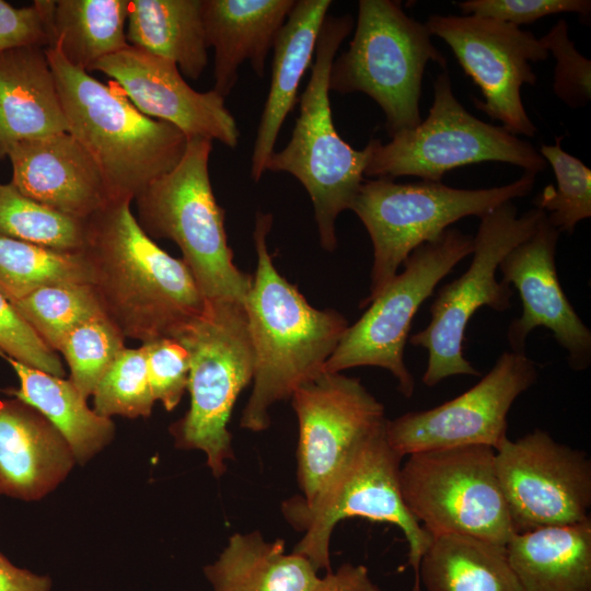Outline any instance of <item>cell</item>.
Wrapping results in <instances>:
<instances>
[{"mask_svg": "<svg viewBox=\"0 0 591 591\" xmlns=\"http://www.w3.org/2000/svg\"><path fill=\"white\" fill-rule=\"evenodd\" d=\"M535 175L524 172L512 183L477 189L430 181L364 179L350 206L373 246L370 294L360 306L368 305L387 286L415 248L437 239L462 218H482L505 202L528 196Z\"/></svg>", "mask_w": 591, "mask_h": 591, "instance_id": "cell-8", "label": "cell"}, {"mask_svg": "<svg viewBox=\"0 0 591 591\" xmlns=\"http://www.w3.org/2000/svg\"><path fill=\"white\" fill-rule=\"evenodd\" d=\"M212 141L187 139L179 162L149 184L135 199L138 223L151 239H169L182 251L183 262L207 303L244 305L252 277L233 262L209 176Z\"/></svg>", "mask_w": 591, "mask_h": 591, "instance_id": "cell-4", "label": "cell"}, {"mask_svg": "<svg viewBox=\"0 0 591 591\" xmlns=\"http://www.w3.org/2000/svg\"><path fill=\"white\" fill-rule=\"evenodd\" d=\"M187 350L190 405L170 431L179 449L200 450L216 477L233 460L228 422L241 391L253 380L254 350L244 305L207 303L173 337Z\"/></svg>", "mask_w": 591, "mask_h": 591, "instance_id": "cell-6", "label": "cell"}, {"mask_svg": "<svg viewBox=\"0 0 591 591\" xmlns=\"http://www.w3.org/2000/svg\"><path fill=\"white\" fill-rule=\"evenodd\" d=\"M124 348L125 336L104 314L71 332L59 352L69 366V380L86 398Z\"/></svg>", "mask_w": 591, "mask_h": 591, "instance_id": "cell-36", "label": "cell"}, {"mask_svg": "<svg viewBox=\"0 0 591 591\" xmlns=\"http://www.w3.org/2000/svg\"><path fill=\"white\" fill-rule=\"evenodd\" d=\"M496 471L514 533L590 519L591 462L582 451L535 429L495 450Z\"/></svg>", "mask_w": 591, "mask_h": 591, "instance_id": "cell-15", "label": "cell"}, {"mask_svg": "<svg viewBox=\"0 0 591 591\" xmlns=\"http://www.w3.org/2000/svg\"><path fill=\"white\" fill-rule=\"evenodd\" d=\"M544 216L537 208L519 216L508 201L480 218L468 268L438 290L429 324L409 338L428 352L425 385L434 386L453 375H479L463 354L467 324L482 306L496 312L511 306L513 290L497 280L496 271L502 258L532 235Z\"/></svg>", "mask_w": 591, "mask_h": 591, "instance_id": "cell-11", "label": "cell"}, {"mask_svg": "<svg viewBox=\"0 0 591 591\" xmlns=\"http://www.w3.org/2000/svg\"><path fill=\"white\" fill-rule=\"evenodd\" d=\"M68 132L89 152L112 200L136 199L182 159L187 137L141 113L120 86L70 65L55 46L45 48Z\"/></svg>", "mask_w": 591, "mask_h": 591, "instance_id": "cell-3", "label": "cell"}, {"mask_svg": "<svg viewBox=\"0 0 591 591\" xmlns=\"http://www.w3.org/2000/svg\"><path fill=\"white\" fill-rule=\"evenodd\" d=\"M506 552L523 591H591V519L514 533Z\"/></svg>", "mask_w": 591, "mask_h": 591, "instance_id": "cell-25", "label": "cell"}, {"mask_svg": "<svg viewBox=\"0 0 591 591\" xmlns=\"http://www.w3.org/2000/svg\"><path fill=\"white\" fill-rule=\"evenodd\" d=\"M74 463L69 443L42 413L15 397L0 399V494L40 499Z\"/></svg>", "mask_w": 591, "mask_h": 591, "instance_id": "cell-21", "label": "cell"}, {"mask_svg": "<svg viewBox=\"0 0 591 591\" xmlns=\"http://www.w3.org/2000/svg\"><path fill=\"white\" fill-rule=\"evenodd\" d=\"M314 591H381L370 579L369 570L363 565L346 563L336 571H327L321 578Z\"/></svg>", "mask_w": 591, "mask_h": 591, "instance_id": "cell-42", "label": "cell"}, {"mask_svg": "<svg viewBox=\"0 0 591 591\" xmlns=\"http://www.w3.org/2000/svg\"><path fill=\"white\" fill-rule=\"evenodd\" d=\"M128 7L129 0H55L51 46L73 67L91 71L97 61L129 46Z\"/></svg>", "mask_w": 591, "mask_h": 591, "instance_id": "cell-30", "label": "cell"}, {"mask_svg": "<svg viewBox=\"0 0 591 591\" xmlns=\"http://www.w3.org/2000/svg\"><path fill=\"white\" fill-rule=\"evenodd\" d=\"M129 46L173 61L198 79L208 63L202 0H131L126 22Z\"/></svg>", "mask_w": 591, "mask_h": 591, "instance_id": "cell-27", "label": "cell"}, {"mask_svg": "<svg viewBox=\"0 0 591 591\" xmlns=\"http://www.w3.org/2000/svg\"><path fill=\"white\" fill-rule=\"evenodd\" d=\"M271 224L270 213H257L253 232L257 267L244 302L255 366L240 426L255 432L268 428L275 403L324 372L349 326L339 312L310 305L278 273L267 246Z\"/></svg>", "mask_w": 591, "mask_h": 591, "instance_id": "cell-2", "label": "cell"}, {"mask_svg": "<svg viewBox=\"0 0 591 591\" xmlns=\"http://www.w3.org/2000/svg\"><path fill=\"white\" fill-rule=\"evenodd\" d=\"M463 15H475L520 25L552 14L571 12L590 15V0H466L457 3Z\"/></svg>", "mask_w": 591, "mask_h": 591, "instance_id": "cell-40", "label": "cell"}, {"mask_svg": "<svg viewBox=\"0 0 591 591\" xmlns=\"http://www.w3.org/2000/svg\"><path fill=\"white\" fill-rule=\"evenodd\" d=\"M399 485L405 505L432 537L461 534L506 546L514 534L490 447L412 453Z\"/></svg>", "mask_w": 591, "mask_h": 591, "instance_id": "cell-12", "label": "cell"}, {"mask_svg": "<svg viewBox=\"0 0 591 591\" xmlns=\"http://www.w3.org/2000/svg\"><path fill=\"white\" fill-rule=\"evenodd\" d=\"M7 155L11 184L54 210L88 220L112 201L97 164L69 132L18 143Z\"/></svg>", "mask_w": 591, "mask_h": 591, "instance_id": "cell-20", "label": "cell"}, {"mask_svg": "<svg viewBox=\"0 0 591 591\" xmlns=\"http://www.w3.org/2000/svg\"><path fill=\"white\" fill-rule=\"evenodd\" d=\"M537 380L525 354L506 351L473 387L437 407L387 419L391 447L402 456L462 445L497 449L508 438L507 417L514 401Z\"/></svg>", "mask_w": 591, "mask_h": 591, "instance_id": "cell-16", "label": "cell"}, {"mask_svg": "<svg viewBox=\"0 0 591 591\" xmlns=\"http://www.w3.org/2000/svg\"><path fill=\"white\" fill-rule=\"evenodd\" d=\"M560 232L546 215L526 240L514 246L500 262L501 281L518 290L522 314L507 332L511 351L524 354L529 334L543 326L567 352L576 371L591 363V332L567 299L559 282L555 254Z\"/></svg>", "mask_w": 591, "mask_h": 591, "instance_id": "cell-18", "label": "cell"}, {"mask_svg": "<svg viewBox=\"0 0 591 591\" xmlns=\"http://www.w3.org/2000/svg\"><path fill=\"white\" fill-rule=\"evenodd\" d=\"M146 351L148 379L154 402L173 410L187 390L189 357L176 339L158 338L142 343Z\"/></svg>", "mask_w": 591, "mask_h": 591, "instance_id": "cell-38", "label": "cell"}, {"mask_svg": "<svg viewBox=\"0 0 591 591\" xmlns=\"http://www.w3.org/2000/svg\"><path fill=\"white\" fill-rule=\"evenodd\" d=\"M419 578L427 591H523L505 545L461 534L432 537Z\"/></svg>", "mask_w": 591, "mask_h": 591, "instance_id": "cell-29", "label": "cell"}, {"mask_svg": "<svg viewBox=\"0 0 591 591\" xmlns=\"http://www.w3.org/2000/svg\"><path fill=\"white\" fill-rule=\"evenodd\" d=\"M92 395L93 410L102 417H149L154 399L143 346L125 347L100 379Z\"/></svg>", "mask_w": 591, "mask_h": 591, "instance_id": "cell-35", "label": "cell"}, {"mask_svg": "<svg viewBox=\"0 0 591 591\" xmlns=\"http://www.w3.org/2000/svg\"><path fill=\"white\" fill-rule=\"evenodd\" d=\"M540 40L556 59L554 93L571 108L586 106L591 99V62L569 38L567 22L558 20Z\"/></svg>", "mask_w": 591, "mask_h": 591, "instance_id": "cell-37", "label": "cell"}, {"mask_svg": "<svg viewBox=\"0 0 591 591\" xmlns=\"http://www.w3.org/2000/svg\"><path fill=\"white\" fill-rule=\"evenodd\" d=\"M55 0L15 8L0 0V54L10 49L51 46L50 16Z\"/></svg>", "mask_w": 591, "mask_h": 591, "instance_id": "cell-41", "label": "cell"}, {"mask_svg": "<svg viewBox=\"0 0 591 591\" xmlns=\"http://www.w3.org/2000/svg\"><path fill=\"white\" fill-rule=\"evenodd\" d=\"M331 5L329 0L296 1L275 38L270 86L252 152L251 176L255 182L266 172L281 126L297 102Z\"/></svg>", "mask_w": 591, "mask_h": 591, "instance_id": "cell-24", "label": "cell"}, {"mask_svg": "<svg viewBox=\"0 0 591 591\" xmlns=\"http://www.w3.org/2000/svg\"><path fill=\"white\" fill-rule=\"evenodd\" d=\"M204 570L213 591H314L321 579L306 557L286 553L282 540L268 542L259 532L233 534Z\"/></svg>", "mask_w": 591, "mask_h": 591, "instance_id": "cell-26", "label": "cell"}, {"mask_svg": "<svg viewBox=\"0 0 591 591\" xmlns=\"http://www.w3.org/2000/svg\"><path fill=\"white\" fill-rule=\"evenodd\" d=\"M294 3V0H202L206 40L215 51L216 92L223 97L230 94L244 61L251 63L257 77H264L266 58Z\"/></svg>", "mask_w": 591, "mask_h": 591, "instance_id": "cell-22", "label": "cell"}, {"mask_svg": "<svg viewBox=\"0 0 591 591\" xmlns=\"http://www.w3.org/2000/svg\"><path fill=\"white\" fill-rule=\"evenodd\" d=\"M429 61L447 67L425 23L408 16L399 2L360 0L349 47L337 58L328 88L341 94L361 92L385 115L390 137L418 126L425 68Z\"/></svg>", "mask_w": 591, "mask_h": 591, "instance_id": "cell-9", "label": "cell"}, {"mask_svg": "<svg viewBox=\"0 0 591 591\" xmlns=\"http://www.w3.org/2000/svg\"><path fill=\"white\" fill-rule=\"evenodd\" d=\"M0 352L51 375L65 376V370L57 352L40 339L14 304L1 293Z\"/></svg>", "mask_w": 591, "mask_h": 591, "instance_id": "cell-39", "label": "cell"}, {"mask_svg": "<svg viewBox=\"0 0 591 591\" xmlns=\"http://www.w3.org/2000/svg\"><path fill=\"white\" fill-rule=\"evenodd\" d=\"M129 200H112L86 220L88 255L105 315L125 338L173 335L199 315L204 300L188 267L139 225Z\"/></svg>", "mask_w": 591, "mask_h": 591, "instance_id": "cell-1", "label": "cell"}, {"mask_svg": "<svg viewBox=\"0 0 591 591\" xmlns=\"http://www.w3.org/2000/svg\"><path fill=\"white\" fill-rule=\"evenodd\" d=\"M91 71L109 77L141 113L175 126L187 139L237 146L239 128L224 97L215 90H194L173 61L128 46L97 61Z\"/></svg>", "mask_w": 591, "mask_h": 591, "instance_id": "cell-19", "label": "cell"}, {"mask_svg": "<svg viewBox=\"0 0 591 591\" xmlns=\"http://www.w3.org/2000/svg\"><path fill=\"white\" fill-rule=\"evenodd\" d=\"M442 38L464 72L480 89L475 106L514 136L534 137L536 127L521 99L523 84L534 85L531 63L546 60L548 51L531 32L475 15L432 14L425 23Z\"/></svg>", "mask_w": 591, "mask_h": 591, "instance_id": "cell-14", "label": "cell"}, {"mask_svg": "<svg viewBox=\"0 0 591 591\" xmlns=\"http://www.w3.org/2000/svg\"><path fill=\"white\" fill-rule=\"evenodd\" d=\"M0 356L20 380L19 389L5 393L42 413L67 440L76 462L84 464L111 442L114 422L90 409L70 380L25 366L2 352Z\"/></svg>", "mask_w": 591, "mask_h": 591, "instance_id": "cell-28", "label": "cell"}, {"mask_svg": "<svg viewBox=\"0 0 591 591\" xmlns=\"http://www.w3.org/2000/svg\"><path fill=\"white\" fill-rule=\"evenodd\" d=\"M68 132L44 47L0 54V159L15 144Z\"/></svg>", "mask_w": 591, "mask_h": 591, "instance_id": "cell-23", "label": "cell"}, {"mask_svg": "<svg viewBox=\"0 0 591 591\" xmlns=\"http://www.w3.org/2000/svg\"><path fill=\"white\" fill-rule=\"evenodd\" d=\"M13 304L56 352L77 327L105 314L94 286L88 283L45 287Z\"/></svg>", "mask_w": 591, "mask_h": 591, "instance_id": "cell-33", "label": "cell"}, {"mask_svg": "<svg viewBox=\"0 0 591 591\" xmlns=\"http://www.w3.org/2000/svg\"><path fill=\"white\" fill-rule=\"evenodd\" d=\"M51 580L11 564L0 554V591H50Z\"/></svg>", "mask_w": 591, "mask_h": 591, "instance_id": "cell-43", "label": "cell"}, {"mask_svg": "<svg viewBox=\"0 0 591 591\" xmlns=\"http://www.w3.org/2000/svg\"><path fill=\"white\" fill-rule=\"evenodd\" d=\"M354 24L350 14L325 18L291 138L266 164V171L290 173L304 186L313 204L321 245L328 252L337 244L336 218L350 209L366 179L369 159L367 146L356 150L337 132L329 102V71Z\"/></svg>", "mask_w": 591, "mask_h": 591, "instance_id": "cell-5", "label": "cell"}, {"mask_svg": "<svg viewBox=\"0 0 591 591\" xmlns=\"http://www.w3.org/2000/svg\"><path fill=\"white\" fill-rule=\"evenodd\" d=\"M557 137L554 144H542L540 154L552 165L556 186H546L533 200L548 222L560 233H573L576 225L591 217V170L566 152Z\"/></svg>", "mask_w": 591, "mask_h": 591, "instance_id": "cell-34", "label": "cell"}, {"mask_svg": "<svg viewBox=\"0 0 591 591\" xmlns=\"http://www.w3.org/2000/svg\"><path fill=\"white\" fill-rule=\"evenodd\" d=\"M291 398L299 422L298 482L310 500L387 418L360 380L341 372H322Z\"/></svg>", "mask_w": 591, "mask_h": 591, "instance_id": "cell-17", "label": "cell"}, {"mask_svg": "<svg viewBox=\"0 0 591 591\" xmlns=\"http://www.w3.org/2000/svg\"><path fill=\"white\" fill-rule=\"evenodd\" d=\"M94 281L84 251H57L0 235V293L11 303L45 287Z\"/></svg>", "mask_w": 591, "mask_h": 591, "instance_id": "cell-31", "label": "cell"}, {"mask_svg": "<svg viewBox=\"0 0 591 591\" xmlns=\"http://www.w3.org/2000/svg\"><path fill=\"white\" fill-rule=\"evenodd\" d=\"M86 220L54 210L0 184V235L63 252H81L86 244Z\"/></svg>", "mask_w": 591, "mask_h": 591, "instance_id": "cell-32", "label": "cell"}, {"mask_svg": "<svg viewBox=\"0 0 591 591\" xmlns=\"http://www.w3.org/2000/svg\"><path fill=\"white\" fill-rule=\"evenodd\" d=\"M391 138L386 143L380 139L368 142L364 176H416L441 182L455 167L490 161L513 164L534 174L547 169V162L531 142L468 113L454 96L445 71L433 83V102L427 118Z\"/></svg>", "mask_w": 591, "mask_h": 591, "instance_id": "cell-10", "label": "cell"}, {"mask_svg": "<svg viewBox=\"0 0 591 591\" xmlns=\"http://www.w3.org/2000/svg\"><path fill=\"white\" fill-rule=\"evenodd\" d=\"M473 236L449 228L437 239L415 248L404 269L368 304L362 316L348 326L324 366V372L356 367H380L397 380V389L409 398L415 379L404 361V349L413 318L439 281L473 253Z\"/></svg>", "mask_w": 591, "mask_h": 591, "instance_id": "cell-13", "label": "cell"}, {"mask_svg": "<svg viewBox=\"0 0 591 591\" xmlns=\"http://www.w3.org/2000/svg\"><path fill=\"white\" fill-rule=\"evenodd\" d=\"M385 426L367 439L312 499L291 498L282 511L304 532L293 552L306 557L316 570H331V537L339 521L358 517L396 525L409 547L412 591H421L419 564L432 536L405 505L399 485L403 456L391 447Z\"/></svg>", "mask_w": 591, "mask_h": 591, "instance_id": "cell-7", "label": "cell"}]
</instances>
